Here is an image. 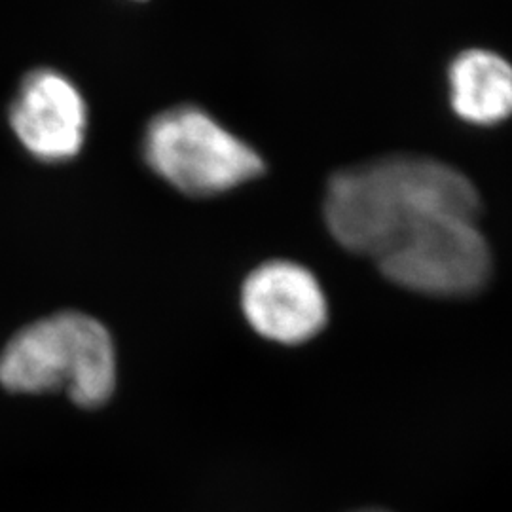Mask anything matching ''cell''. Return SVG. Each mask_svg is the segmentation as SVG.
<instances>
[{"label": "cell", "instance_id": "cell-1", "mask_svg": "<svg viewBox=\"0 0 512 512\" xmlns=\"http://www.w3.org/2000/svg\"><path fill=\"white\" fill-rule=\"evenodd\" d=\"M475 184L461 171L420 156H389L332 177L325 219L334 239L376 258L410 228L439 215L478 217Z\"/></svg>", "mask_w": 512, "mask_h": 512}, {"label": "cell", "instance_id": "cell-2", "mask_svg": "<svg viewBox=\"0 0 512 512\" xmlns=\"http://www.w3.org/2000/svg\"><path fill=\"white\" fill-rule=\"evenodd\" d=\"M0 384L33 395L63 389L78 406H101L116 385L109 330L80 311H61L37 321L2 349Z\"/></svg>", "mask_w": 512, "mask_h": 512}, {"label": "cell", "instance_id": "cell-3", "mask_svg": "<svg viewBox=\"0 0 512 512\" xmlns=\"http://www.w3.org/2000/svg\"><path fill=\"white\" fill-rule=\"evenodd\" d=\"M145 158L162 179L190 196L232 190L264 171L253 148L196 107L158 114L148 124Z\"/></svg>", "mask_w": 512, "mask_h": 512}, {"label": "cell", "instance_id": "cell-4", "mask_svg": "<svg viewBox=\"0 0 512 512\" xmlns=\"http://www.w3.org/2000/svg\"><path fill=\"white\" fill-rule=\"evenodd\" d=\"M376 262L389 281L429 296L476 293L492 270L490 247L476 217L469 215L423 220L395 239Z\"/></svg>", "mask_w": 512, "mask_h": 512}, {"label": "cell", "instance_id": "cell-5", "mask_svg": "<svg viewBox=\"0 0 512 512\" xmlns=\"http://www.w3.org/2000/svg\"><path fill=\"white\" fill-rule=\"evenodd\" d=\"M241 308L249 325L279 344H302L319 334L329 319V304L308 268L275 260L245 279Z\"/></svg>", "mask_w": 512, "mask_h": 512}, {"label": "cell", "instance_id": "cell-6", "mask_svg": "<svg viewBox=\"0 0 512 512\" xmlns=\"http://www.w3.org/2000/svg\"><path fill=\"white\" fill-rule=\"evenodd\" d=\"M19 143L42 162L74 158L86 139V103L73 82L52 69L25 76L10 107Z\"/></svg>", "mask_w": 512, "mask_h": 512}, {"label": "cell", "instance_id": "cell-7", "mask_svg": "<svg viewBox=\"0 0 512 512\" xmlns=\"http://www.w3.org/2000/svg\"><path fill=\"white\" fill-rule=\"evenodd\" d=\"M450 97L459 118L492 126L512 116V65L501 55L471 50L450 67Z\"/></svg>", "mask_w": 512, "mask_h": 512}, {"label": "cell", "instance_id": "cell-8", "mask_svg": "<svg viewBox=\"0 0 512 512\" xmlns=\"http://www.w3.org/2000/svg\"><path fill=\"white\" fill-rule=\"evenodd\" d=\"M366 512H380V511H366Z\"/></svg>", "mask_w": 512, "mask_h": 512}]
</instances>
